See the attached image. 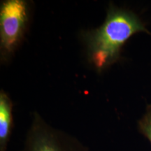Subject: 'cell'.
<instances>
[{
  "label": "cell",
  "mask_w": 151,
  "mask_h": 151,
  "mask_svg": "<svg viewBox=\"0 0 151 151\" xmlns=\"http://www.w3.org/2000/svg\"><path fill=\"white\" fill-rule=\"evenodd\" d=\"M137 129L151 145V104H147L145 112L138 120Z\"/></svg>",
  "instance_id": "5b68a950"
},
{
  "label": "cell",
  "mask_w": 151,
  "mask_h": 151,
  "mask_svg": "<svg viewBox=\"0 0 151 151\" xmlns=\"http://www.w3.org/2000/svg\"><path fill=\"white\" fill-rule=\"evenodd\" d=\"M31 17L26 0H5L0 4V60L7 63L24 41Z\"/></svg>",
  "instance_id": "7a4b0ae2"
},
{
  "label": "cell",
  "mask_w": 151,
  "mask_h": 151,
  "mask_svg": "<svg viewBox=\"0 0 151 151\" xmlns=\"http://www.w3.org/2000/svg\"><path fill=\"white\" fill-rule=\"evenodd\" d=\"M139 33L151 35L141 17L131 9L110 4L103 24L81 34L87 59L97 72H103L121 59L124 44Z\"/></svg>",
  "instance_id": "6da1fadb"
},
{
  "label": "cell",
  "mask_w": 151,
  "mask_h": 151,
  "mask_svg": "<svg viewBox=\"0 0 151 151\" xmlns=\"http://www.w3.org/2000/svg\"><path fill=\"white\" fill-rule=\"evenodd\" d=\"M20 151H90L76 137L52 127L38 113L32 115Z\"/></svg>",
  "instance_id": "3957f363"
},
{
  "label": "cell",
  "mask_w": 151,
  "mask_h": 151,
  "mask_svg": "<svg viewBox=\"0 0 151 151\" xmlns=\"http://www.w3.org/2000/svg\"><path fill=\"white\" fill-rule=\"evenodd\" d=\"M14 104L4 90L0 92V151H6L14 129Z\"/></svg>",
  "instance_id": "277c9868"
}]
</instances>
